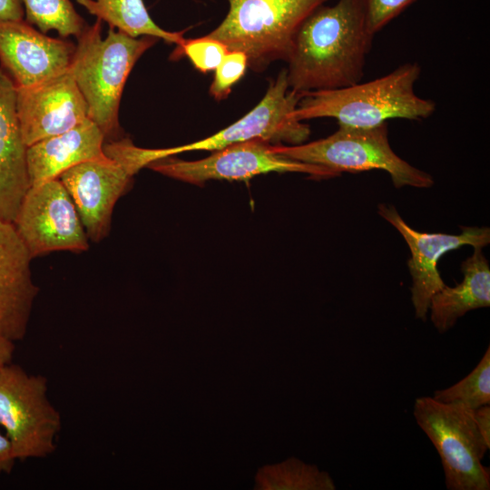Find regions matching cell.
Returning <instances> with one entry per match:
<instances>
[{"label":"cell","mask_w":490,"mask_h":490,"mask_svg":"<svg viewBox=\"0 0 490 490\" xmlns=\"http://www.w3.org/2000/svg\"><path fill=\"white\" fill-rule=\"evenodd\" d=\"M373 38L360 0L321 5L296 34L287 61L289 88L303 93L361 82Z\"/></svg>","instance_id":"cell-1"},{"label":"cell","mask_w":490,"mask_h":490,"mask_svg":"<svg viewBox=\"0 0 490 490\" xmlns=\"http://www.w3.org/2000/svg\"><path fill=\"white\" fill-rule=\"evenodd\" d=\"M420 74L417 63H405L366 83L303 93L294 115L302 122L330 117L338 126L354 128H372L391 119H426L436 105L416 93Z\"/></svg>","instance_id":"cell-2"},{"label":"cell","mask_w":490,"mask_h":490,"mask_svg":"<svg viewBox=\"0 0 490 490\" xmlns=\"http://www.w3.org/2000/svg\"><path fill=\"white\" fill-rule=\"evenodd\" d=\"M158 41L131 37L111 28L102 37V20L88 25L77 38L70 70L88 106V118L105 139L120 132L119 107L126 80L138 59Z\"/></svg>","instance_id":"cell-3"},{"label":"cell","mask_w":490,"mask_h":490,"mask_svg":"<svg viewBox=\"0 0 490 490\" xmlns=\"http://www.w3.org/2000/svg\"><path fill=\"white\" fill-rule=\"evenodd\" d=\"M330 0H228L223 21L207 35L229 51L243 52L248 67L263 72L276 61L287 62L303 22Z\"/></svg>","instance_id":"cell-4"},{"label":"cell","mask_w":490,"mask_h":490,"mask_svg":"<svg viewBox=\"0 0 490 490\" xmlns=\"http://www.w3.org/2000/svg\"><path fill=\"white\" fill-rule=\"evenodd\" d=\"M103 152V157L78 163L58 177L75 205L88 239L94 242L108 235L113 207L133 175L165 158L163 149L140 148L126 138L104 143Z\"/></svg>","instance_id":"cell-5"},{"label":"cell","mask_w":490,"mask_h":490,"mask_svg":"<svg viewBox=\"0 0 490 490\" xmlns=\"http://www.w3.org/2000/svg\"><path fill=\"white\" fill-rule=\"evenodd\" d=\"M387 123L372 128L338 126L329 136L298 145H273L275 152L289 159L319 165L339 175L370 170L387 172L396 188H429L432 176L400 158L390 147Z\"/></svg>","instance_id":"cell-6"},{"label":"cell","mask_w":490,"mask_h":490,"mask_svg":"<svg viewBox=\"0 0 490 490\" xmlns=\"http://www.w3.org/2000/svg\"><path fill=\"white\" fill-rule=\"evenodd\" d=\"M413 416L440 456L448 490L490 489V470L482 463L490 447L473 409L421 397L414 402Z\"/></svg>","instance_id":"cell-7"},{"label":"cell","mask_w":490,"mask_h":490,"mask_svg":"<svg viewBox=\"0 0 490 490\" xmlns=\"http://www.w3.org/2000/svg\"><path fill=\"white\" fill-rule=\"evenodd\" d=\"M47 378L18 365L0 368V425L16 460L44 458L55 449L61 416L47 397Z\"/></svg>","instance_id":"cell-8"},{"label":"cell","mask_w":490,"mask_h":490,"mask_svg":"<svg viewBox=\"0 0 490 490\" xmlns=\"http://www.w3.org/2000/svg\"><path fill=\"white\" fill-rule=\"evenodd\" d=\"M147 167L168 177L201 186L211 180L244 181L269 172H301L316 178L338 174L315 164L301 162L275 152L262 141L233 143L197 161L165 157Z\"/></svg>","instance_id":"cell-9"},{"label":"cell","mask_w":490,"mask_h":490,"mask_svg":"<svg viewBox=\"0 0 490 490\" xmlns=\"http://www.w3.org/2000/svg\"><path fill=\"white\" fill-rule=\"evenodd\" d=\"M301 96L302 93L289 88L287 71L282 69L270 83L261 101L243 117L207 138L166 148V154L172 156L191 151H217L249 141H262L273 145L304 143L310 134L309 125L294 115Z\"/></svg>","instance_id":"cell-10"},{"label":"cell","mask_w":490,"mask_h":490,"mask_svg":"<svg viewBox=\"0 0 490 490\" xmlns=\"http://www.w3.org/2000/svg\"><path fill=\"white\" fill-rule=\"evenodd\" d=\"M13 224L32 259L55 250L79 252L89 248L75 205L58 178L29 187Z\"/></svg>","instance_id":"cell-11"},{"label":"cell","mask_w":490,"mask_h":490,"mask_svg":"<svg viewBox=\"0 0 490 490\" xmlns=\"http://www.w3.org/2000/svg\"><path fill=\"white\" fill-rule=\"evenodd\" d=\"M378 213L397 230L408 245L411 301L416 318L425 321L432 297L446 286L437 270L440 258L465 245L482 249L490 242V230L485 227H468L460 234L420 232L407 225L393 206L380 204Z\"/></svg>","instance_id":"cell-12"},{"label":"cell","mask_w":490,"mask_h":490,"mask_svg":"<svg viewBox=\"0 0 490 490\" xmlns=\"http://www.w3.org/2000/svg\"><path fill=\"white\" fill-rule=\"evenodd\" d=\"M16 112L27 147L88 118L87 103L70 68L34 86L16 87Z\"/></svg>","instance_id":"cell-13"},{"label":"cell","mask_w":490,"mask_h":490,"mask_svg":"<svg viewBox=\"0 0 490 490\" xmlns=\"http://www.w3.org/2000/svg\"><path fill=\"white\" fill-rule=\"evenodd\" d=\"M75 45L35 30L24 19H0V61L16 87H30L66 71Z\"/></svg>","instance_id":"cell-14"},{"label":"cell","mask_w":490,"mask_h":490,"mask_svg":"<svg viewBox=\"0 0 490 490\" xmlns=\"http://www.w3.org/2000/svg\"><path fill=\"white\" fill-rule=\"evenodd\" d=\"M31 260L14 224L0 219V332L14 341L24 338L39 291Z\"/></svg>","instance_id":"cell-15"},{"label":"cell","mask_w":490,"mask_h":490,"mask_svg":"<svg viewBox=\"0 0 490 490\" xmlns=\"http://www.w3.org/2000/svg\"><path fill=\"white\" fill-rule=\"evenodd\" d=\"M26 149L16 112V86L0 68V219L11 223L30 187Z\"/></svg>","instance_id":"cell-16"},{"label":"cell","mask_w":490,"mask_h":490,"mask_svg":"<svg viewBox=\"0 0 490 490\" xmlns=\"http://www.w3.org/2000/svg\"><path fill=\"white\" fill-rule=\"evenodd\" d=\"M105 137L89 118L75 127L41 140L26 149L30 186L58 178L83 162L103 157Z\"/></svg>","instance_id":"cell-17"},{"label":"cell","mask_w":490,"mask_h":490,"mask_svg":"<svg viewBox=\"0 0 490 490\" xmlns=\"http://www.w3.org/2000/svg\"><path fill=\"white\" fill-rule=\"evenodd\" d=\"M463 280L446 285L431 299L430 319L439 333H445L470 310L490 306V268L481 248L462 263Z\"/></svg>","instance_id":"cell-18"},{"label":"cell","mask_w":490,"mask_h":490,"mask_svg":"<svg viewBox=\"0 0 490 490\" xmlns=\"http://www.w3.org/2000/svg\"><path fill=\"white\" fill-rule=\"evenodd\" d=\"M90 14L131 37L153 36L167 43L181 44L182 32L161 28L150 16L143 0H76Z\"/></svg>","instance_id":"cell-19"},{"label":"cell","mask_w":490,"mask_h":490,"mask_svg":"<svg viewBox=\"0 0 490 490\" xmlns=\"http://www.w3.org/2000/svg\"><path fill=\"white\" fill-rule=\"evenodd\" d=\"M26 22L43 34L55 30L61 37L78 38L88 24L75 11L70 0H21Z\"/></svg>","instance_id":"cell-20"},{"label":"cell","mask_w":490,"mask_h":490,"mask_svg":"<svg viewBox=\"0 0 490 490\" xmlns=\"http://www.w3.org/2000/svg\"><path fill=\"white\" fill-rule=\"evenodd\" d=\"M432 397L444 403L460 404L473 410L490 405V347L466 377L451 387L436 390Z\"/></svg>","instance_id":"cell-21"},{"label":"cell","mask_w":490,"mask_h":490,"mask_svg":"<svg viewBox=\"0 0 490 490\" xmlns=\"http://www.w3.org/2000/svg\"><path fill=\"white\" fill-rule=\"evenodd\" d=\"M270 478L271 485L277 489H336L332 477L327 472L294 458L275 466L270 471Z\"/></svg>","instance_id":"cell-22"},{"label":"cell","mask_w":490,"mask_h":490,"mask_svg":"<svg viewBox=\"0 0 490 490\" xmlns=\"http://www.w3.org/2000/svg\"><path fill=\"white\" fill-rule=\"evenodd\" d=\"M228 52L223 43L206 34L199 38L184 39L177 45L172 58L178 59L185 55L198 71L207 73L215 71Z\"/></svg>","instance_id":"cell-23"},{"label":"cell","mask_w":490,"mask_h":490,"mask_svg":"<svg viewBox=\"0 0 490 490\" xmlns=\"http://www.w3.org/2000/svg\"><path fill=\"white\" fill-rule=\"evenodd\" d=\"M248 67L247 55L241 51H229L215 69L210 94L217 101L229 96L233 85L244 75Z\"/></svg>","instance_id":"cell-24"},{"label":"cell","mask_w":490,"mask_h":490,"mask_svg":"<svg viewBox=\"0 0 490 490\" xmlns=\"http://www.w3.org/2000/svg\"><path fill=\"white\" fill-rule=\"evenodd\" d=\"M416 0H360L368 31L375 35Z\"/></svg>","instance_id":"cell-25"},{"label":"cell","mask_w":490,"mask_h":490,"mask_svg":"<svg viewBox=\"0 0 490 490\" xmlns=\"http://www.w3.org/2000/svg\"><path fill=\"white\" fill-rule=\"evenodd\" d=\"M15 461L16 458L10 440L6 435L0 432V475L10 474Z\"/></svg>","instance_id":"cell-26"},{"label":"cell","mask_w":490,"mask_h":490,"mask_svg":"<svg viewBox=\"0 0 490 490\" xmlns=\"http://www.w3.org/2000/svg\"><path fill=\"white\" fill-rule=\"evenodd\" d=\"M474 418L478 431L490 447V406H482L474 410Z\"/></svg>","instance_id":"cell-27"},{"label":"cell","mask_w":490,"mask_h":490,"mask_svg":"<svg viewBox=\"0 0 490 490\" xmlns=\"http://www.w3.org/2000/svg\"><path fill=\"white\" fill-rule=\"evenodd\" d=\"M24 17L21 0H0V19L19 20Z\"/></svg>","instance_id":"cell-28"},{"label":"cell","mask_w":490,"mask_h":490,"mask_svg":"<svg viewBox=\"0 0 490 490\" xmlns=\"http://www.w3.org/2000/svg\"><path fill=\"white\" fill-rule=\"evenodd\" d=\"M15 351V341L0 332V368L10 364Z\"/></svg>","instance_id":"cell-29"}]
</instances>
